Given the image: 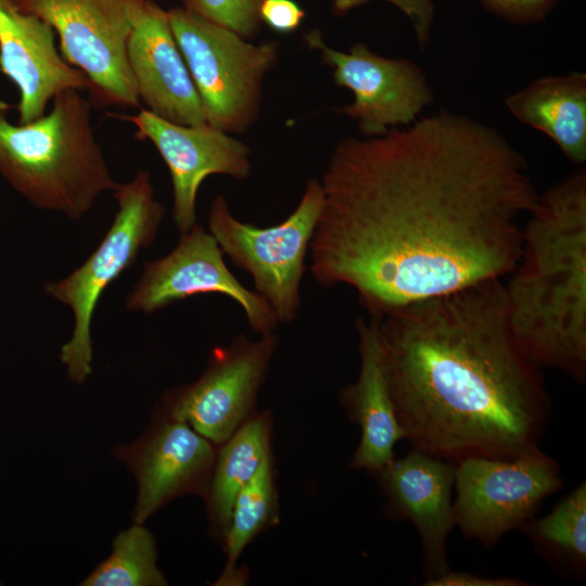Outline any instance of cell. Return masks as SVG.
Wrapping results in <instances>:
<instances>
[{"label": "cell", "mask_w": 586, "mask_h": 586, "mask_svg": "<svg viewBox=\"0 0 586 586\" xmlns=\"http://www.w3.org/2000/svg\"><path fill=\"white\" fill-rule=\"evenodd\" d=\"M319 181L307 269L321 286H351L375 317L506 279L538 196L500 133L449 112L342 140Z\"/></svg>", "instance_id": "1"}, {"label": "cell", "mask_w": 586, "mask_h": 586, "mask_svg": "<svg viewBox=\"0 0 586 586\" xmlns=\"http://www.w3.org/2000/svg\"><path fill=\"white\" fill-rule=\"evenodd\" d=\"M384 374L412 448L457 462L538 448L550 413L540 368L510 328L504 280L378 317Z\"/></svg>", "instance_id": "2"}, {"label": "cell", "mask_w": 586, "mask_h": 586, "mask_svg": "<svg viewBox=\"0 0 586 586\" xmlns=\"http://www.w3.org/2000/svg\"><path fill=\"white\" fill-rule=\"evenodd\" d=\"M505 282L510 328L539 367L586 374V173L578 170L530 211L519 259Z\"/></svg>", "instance_id": "3"}, {"label": "cell", "mask_w": 586, "mask_h": 586, "mask_svg": "<svg viewBox=\"0 0 586 586\" xmlns=\"http://www.w3.org/2000/svg\"><path fill=\"white\" fill-rule=\"evenodd\" d=\"M91 109L80 90L67 89L40 118L13 124L10 105L0 100V175L33 205L78 219L118 186L95 138Z\"/></svg>", "instance_id": "4"}, {"label": "cell", "mask_w": 586, "mask_h": 586, "mask_svg": "<svg viewBox=\"0 0 586 586\" xmlns=\"http://www.w3.org/2000/svg\"><path fill=\"white\" fill-rule=\"evenodd\" d=\"M167 14L206 123L227 133L246 131L258 117L263 80L277 64L278 44H253L183 7Z\"/></svg>", "instance_id": "5"}, {"label": "cell", "mask_w": 586, "mask_h": 586, "mask_svg": "<svg viewBox=\"0 0 586 586\" xmlns=\"http://www.w3.org/2000/svg\"><path fill=\"white\" fill-rule=\"evenodd\" d=\"M114 198L115 218L95 251L71 275L46 284L48 295L67 305L74 315V330L61 349V361L75 383H82L92 371L91 321L104 290L150 246L164 217L149 171L140 170L126 183H118Z\"/></svg>", "instance_id": "6"}, {"label": "cell", "mask_w": 586, "mask_h": 586, "mask_svg": "<svg viewBox=\"0 0 586 586\" xmlns=\"http://www.w3.org/2000/svg\"><path fill=\"white\" fill-rule=\"evenodd\" d=\"M323 206L319 180L307 181L295 209L281 222L257 227L235 218L224 195L209 207L208 231L224 255L249 272L279 323L293 322L301 309V284L309 245Z\"/></svg>", "instance_id": "7"}, {"label": "cell", "mask_w": 586, "mask_h": 586, "mask_svg": "<svg viewBox=\"0 0 586 586\" xmlns=\"http://www.w3.org/2000/svg\"><path fill=\"white\" fill-rule=\"evenodd\" d=\"M141 0H12L58 34L62 56L89 80L97 107L137 109L140 99L127 59L132 13Z\"/></svg>", "instance_id": "8"}, {"label": "cell", "mask_w": 586, "mask_h": 586, "mask_svg": "<svg viewBox=\"0 0 586 586\" xmlns=\"http://www.w3.org/2000/svg\"><path fill=\"white\" fill-rule=\"evenodd\" d=\"M455 464V523L485 547L530 520L563 485L556 460L539 448L508 459L472 456Z\"/></svg>", "instance_id": "9"}, {"label": "cell", "mask_w": 586, "mask_h": 586, "mask_svg": "<svg viewBox=\"0 0 586 586\" xmlns=\"http://www.w3.org/2000/svg\"><path fill=\"white\" fill-rule=\"evenodd\" d=\"M244 334L215 346L201 377L166 392L161 407L216 446L256 412V400L279 345L276 332Z\"/></svg>", "instance_id": "10"}, {"label": "cell", "mask_w": 586, "mask_h": 586, "mask_svg": "<svg viewBox=\"0 0 586 586\" xmlns=\"http://www.w3.org/2000/svg\"><path fill=\"white\" fill-rule=\"evenodd\" d=\"M200 294L233 300L258 335L276 332L280 324L269 304L232 275L217 241L199 224L181 233L168 255L145 264L126 306L128 310L150 314Z\"/></svg>", "instance_id": "11"}, {"label": "cell", "mask_w": 586, "mask_h": 586, "mask_svg": "<svg viewBox=\"0 0 586 586\" xmlns=\"http://www.w3.org/2000/svg\"><path fill=\"white\" fill-rule=\"evenodd\" d=\"M217 447L186 421L156 407L144 433L133 444L114 449L138 482L135 523L143 524L177 497L205 498Z\"/></svg>", "instance_id": "12"}, {"label": "cell", "mask_w": 586, "mask_h": 586, "mask_svg": "<svg viewBox=\"0 0 586 586\" xmlns=\"http://www.w3.org/2000/svg\"><path fill=\"white\" fill-rule=\"evenodd\" d=\"M305 41L333 68L335 84L353 92V103L341 112L357 120L366 137L412 124L432 99L424 76L408 60L379 55L365 43L337 51L326 44L318 30L307 34Z\"/></svg>", "instance_id": "13"}, {"label": "cell", "mask_w": 586, "mask_h": 586, "mask_svg": "<svg viewBox=\"0 0 586 586\" xmlns=\"http://www.w3.org/2000/svg\"><path fill=\"white\" fill-rule=\"evenodd\" d=\"M123 117L136 127V138L150 141L168 167L173 183V218L184 233L196 224V198L211 175L245 180L252 173L251 150L242 141L207 123L186 126L145 109Z\"/></svg>", "instance_id": "14"}, {"label": "cell", "mask_w": 586, "mask_h": 586, "mask_svg": "<svg viewBox=\"0 0 586 586\" xmlns=\"http://www.w3.org/2000/svg\"><path fill=\"white\" fill-rule=\"evenodd\" d=\"M127 59L145 110L168 122L206 123L204 109L171 31L167 11L141 0L132 13Z\"/></svg>", "instance_id": "15"}, {"label": "cell", "mask_w": 586, "mask_h": 586, "mask_svg": "<svg viewBox=\"0 0 586 586\" xmlns=\"http://www.w3.org/2000/svg\"><path fill=\"white\" fill-rule=\"evenodd\" d=\"M0 72L18 89L23 124L43 116L58 93L89 88L86 75L59 54L51 25L12 0H0Z\"/></svg>", "instance_id": "16"}, {"label": "cell", "mask_w": 586, "mask_h": 586, "mask_svg": "<svg viewBox=\"0 0 586 586\" xmlns=\"http://www.w3.org/2000/svg\"><path fill=\"white\" fill-rule=\"evenodd\" d=\"M455 468V462L412 449L374 475L388 499V512L417 528L426 579L449 570L446 542L456 526L450 500Z\"/></svg>", "instance_id": "17"}, {"label": "cell", "mask_w": 586, "mask_h": 586, "mask_svg": "<svg viewBox=\"0 0 586 586\" xmlns=\"http://www.w3.org/2000/svg\"><path fill=\"white\" fill-rule=\"evenodd\" d=\"M360 367L356 381L341 391L348 418L360 429V441L349 468L375 475L394 459L395 444L404 440L391 400L379 340L378 317L358 319Z\"/></svg>", "instance_id": "18"}, {"label": "cell", "mask_w": 586, "mask_h": 586, "mask_svg": "<svg viewBox=\"0 0 586 586\" xmlns=\"http://www.w3.org/2000/svg\"><path fill=\"white\" fill-rule=\"evenodd\" d=\"M506 103L514 117L550 137L572 163L586 161L585 74L540 78Z\"/></svg>", "instance_id": "19"}, {"label": "cell", "mask_w": 586, "mask_h": 586, "mask_svg": "<svg viewBox=\"0 0 586 586\" xmlns=\"http://www.w3.org/2000/svg\"><path fill=\"white\" fill-rule=\"evenodd\" d=\"M272 418L268 410L256 411L226 442L217 447L206 497L208 530L224 544L233 501L257 472L271 450Z\"/></svg>", "instance_id": "20"}, {"label": "cell", "mask_w": 586, "mask_h": 586, "mask_svg": "<svg viewBox=\"0 0 586 586\" xmlns=\"http://www.w3.org/2000/svg\"><path fill=\"white\" fill-rule=\"evenodd\" d=\"M279 521V502L276 470L271 450L257 472L237 495L224 540L226 563L215 585L240 586L247 581V573L238 568L245 547L262 532Z\"/></svg>", "instance_id": "21"}, {"label": "cell", "mask_w": 586, "mask_h": 586, "mask_svg": "<svg viewBox=\"0 0 586 586\" xmlns=\"http://www.w3.org/2000/svg\"><path fill=\"white\" fill-rule=\"evenodd\" d=\"M522 528L539 551L582 572L586 564V485L583 482L545 517Z\"/></svg>", "instance_id": "22"}, {"label": "cell", "mask_w": 586, "mask_h": 586, "mask_svg": "<svg viewBox=\"0 0 586 586\" xmlns=\"http://www.w3.org/2000/svg\"><path fill=\"white\" fill-rule=\"evenodd\" d=\"M156 545L143 524L135 523L113 542L112 553L81 583L84 586H163L167 581L156 566Z\"/></svg>", "instance_id": "23"}, {"label": "cell", "mask_w": 586, "mask_h": 586, "mask_svg": "<svg viewBox=\"0 0 586 586\" xmlns=\"http://www.w3.org/2000/svg\"><path fill=\"white\" fill-rule=\"evenodd\" d=\"M264 0H182L183 8L242 38L253 37L262 23Z\"/></svg>", "instance_id": "24"}, {"label": "cell", "mask_w": 586, "mask_h": 586, "mask_svg": "<svg viewBox=\"0 0 586 586\" xmlns=\"http://www.w3.org/2000/svg\"><path fill=\"white\" fill-rule=\"evenodd\" d=\"M260 18L278 33L294 31L302 23L304 11L293 0H264Z\"/></svg>", "instance_id": "25"}, {"label": "cell", "mask_w": 586, "mask_h": 586, "mask_svg": "<svg viewBox=\"0 0 586 586\" xmlns=\"http://www.w3.org/2000/svg\"><path fill=\"white\" fill-rule=\"evenodd\" d=\"M370 0H335L337 12H346ZM399 8L412 21L419 38L425 37L432 18V4L430 0H386Z\"/></svg>", "instance_id": "26"}, {"label": "cell", "mask_w": 586, "mask_h": 586, "mask_svg": "<svg viewBox=\"0 0 586 586\" xmlns=\"http://www.w3.org/2000/svg\"><path fill=\"white\" fill-rule=\"evenodd\" d=\"M425 586H523L528 585L521 579L511 577H483L468 572H446L428 578Z\"/></svg>", "instance_id": "27"}, {"label": "cell", "mask_w": 586, "mask_h": 586, "mask_svg": "<svg viewBox=\"0 0 586 586\" xmlns=\"http://www.w3.org/2000/svg\"><path fill=\"white\" fill-rule=\"evenodd\" d=\"M494 7L509 13H528L538 10L549 0H486Z\"/></svg>", "instance_id": "28"}]
</instances>
